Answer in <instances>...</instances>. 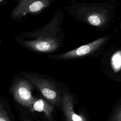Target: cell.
Listing matches in <instances>:
<instances>
[{"mask_svg":"<svg viewBox=\"0 0 121 121\" xmlns=\"http://www.w3.org/2000/svg\"><path fill=\"white\" fill-rule=\"evenodd\" d=\"M62 13H56L51 20L43 27L34 31L25 33L23 36L29 39L23 44L29 48L39 52H53L60 46V27L62 21Z\"/></svg>","mask_w":121,"mask_h":121,"instance_id":"6da1fadb","label":"cell"},{"mask_svg":"<svg viewBox=\"0 0 121 121\" xmlns=\"http://www.w3.org/2000/svg\"><path fill=\"white\" fill-rule=\"evenodd\" d=\"M26 78L49 103L53 106H61L62 94H60L55 83L32 75H27Z\"/></svg>","mask_w":121,"mask_h":121,"instance_id":"7a4b0ae2","label":"cell"},{"mask_svg":"<svg viewBox=\"0 0 121 121\" xmlns=\"http://www.w3.org/2000/svg\"><path fill=\"white\" fill-rule=\"evenodd\" d=\"M32 83L28 80L19 79L12 86L11 92L14 99L22 106L30 109L35 99L32 94Z\"/></svg>","mask_w":121,"mask_h":121,"instance_id":"3957f363","label":"cell"},{"mask_svg":"<svg viewBox=\"0 0 121 121\" xmlns=\"http://www.w3.org/2000/svg\"><path fill=\"white\" fill-rule=\"evenodd\" d=\"M50 0H19L11 13L12 17L20 18L30 13L38 12L49 5Z\"/></svg>","mask_w":121,"mask_h":121,"instance_id":"277c9868","label":"cell"},{"mask_svg":"<svg viewBox=\"0 0 121 121\" xmlns=\"http://www.w3.org/2000/svg\"><path fill=\"white\" fill-rule=\"evenodd\" d=\"M105 37L100 38L91 43L82 45L78 48L56 56L59 59H69L80 57L92 53L104 41Z\"/></svg>","mask_w":121,"mask_h":121,"instance_id":"5b68a950","label":"cell"},{"mask_svg":"<svg viewBox=\"0 0 121 121\" xmlns=\"http://www.w3.org/2000/svg\"><path fill=\"white\" fill-rule=\"evenodd\" d=\"M74 99L67 91H62L61 107L66 121H87L83 114H78L74 109Z\"/></svg>","mask_w":121,"mask_h":121,"instance_id":"8992f818","label":"cell"},{"mask_svg":"<svg viewBox=\"0 0 121 121\" xmlns=\"http://www.w3.org/2000/svg\"><path fill=\"white\" fill-rule=\"evenodd\" d=\"M53 109V105L47 100L38 98L35 99L33 102L30 110L32 112L43 113L49 121H53L52 116Z\"/></svg>","mask_w":121,"mask_h":121,"instance_id":"52a82bcc","label":"cell"},{"mask_svg":"<svg viewBox=\"0 0 121 121\" xmlns=\"http://www.w3.org/2000/svg\"><path fill=\"white\" fill-rule=\"evenodd\" d=\"M107 121H121V97L113 104Z\"/></svg>","mask_w":121,"mask_h":121,"instance_id":"ba28073f","label":"cell"},{"mask_svg":"<svg viewBox=\"0 0 121 121\" xmlns=\"http://www.w3.org/2000/svg\"><path fill=\"white\" fill-rule=\"evenodd\" d=\"M111 65L115 73L119 72L121 70V51L113 54L111 58Z\"/></svg>","mask_w":121,"mask_h":121,"instance_id":"9c48e42d","label":"cell"},{"mask_svg":"<svg viewBox=\"0 0 121 121\" xmlns=\"http://www.w3.org/2000/svg\"><path fill=\"white\" fill-rule=\"evenodd\" d=\"M87 21L91 25L98 26L102 23V17L97 13H91L87 16Z\"/></svg>","mask_w":121,"mask_h":121,"instance_id":"30bf717a","label":"cell"},{"mask_svg":"<svg viewBox=\"0 0 121 121\" xmlns=\"http://www.w3.org/2000/svg\"><path fill=\"white\" fill-rule=\"evenodd\" d=\"M0 121H10L8 114L2 102L0 104Z\"/></svg>","mask_w":121,"mask_h":121,"instance_id":"8fae6325","label":"cell"},{"mask_svg":"<svg viewBox=\"0 0 121 121\" xmlns=\"http://www.w3.org/2000/svg\"><path fill=\"white\" fill-rule=\"evenodd\" d=\"M24 121H30V120H25Z\"/></svg>","mask_w":121,"mask_h":121,"instance_id":"7c38bea8","label":"cell"},{"mask_svg":"<svg viewBox=\"0 0 121 121\" xmlns=\"http://www.w3.org/2000/svg\"><path fill=\"white\" fill-rule=\"evenodd\" d=\"M0 2H1L2 1V0H0Z\"/></svg>","mask_w":121,"mask_h":121,"instance_id":"4fadbf2b","label":"cell"}]
</instances>
